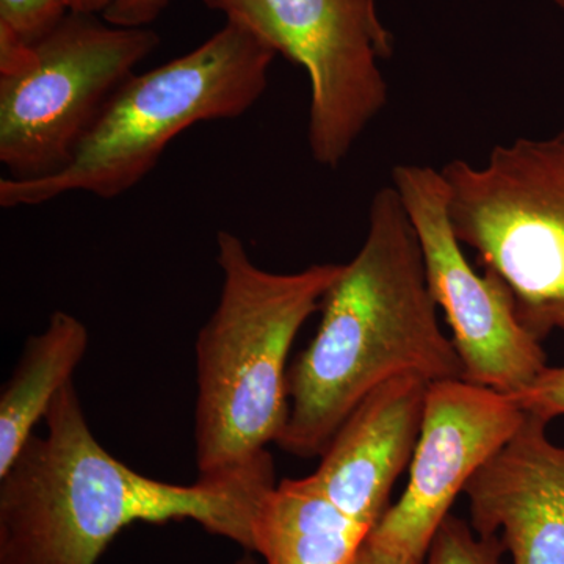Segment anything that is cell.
<instances>
[{
    "label": "cell",
    "instance_id": "obj_13",
    "mask_svg": "<svg viewBox=\"0 0 564 564\" xmlns=\"http://www.w3.org/2000/svg\"><path fill=\"white\" fill-rule=\"evenodd\" d=\"M87 326L76 315L55 311L46 328L29 337L10 380L0 392V475L10 469L46 419L87 352Z\"/></svg>",
    "mask_w": 564,
    "mask_h": 564
},
{
    "label": "cell",
    "instance_id": "obj_3",
    "mask_svg": "<svg viewBox=\"0 0 564 564\" xmlns=\"http://www.w3.org/2000/svg\"><path fill=\"white\" fill-rule=\"evenodd\" d=\"M220 299L196 337L195 462L199 481H221L272 456L289 419L292 344L344 263L273 273L239 236L217 234Z\"/></svg>",
    "mask_w": 564,
    "mask_h": 564
},
{
    "label": "cell",
    "instance_id": "obj_18",
    "mask_svg": "<svg viewBox=\"0 0 564 564\" xmlns=\"http://www.w3.org/2000/svg\"><path fill=\"white\" fill-rule=\"evenodd\" d=\"M113 0H69L70 11L77 13L102 14Z\"/></svg>",
    "mask_w": 564,
    "mask_h": 564
},
{
    "label": "cell",
    "instance_id": "obj_4",
    "mask_svg": "<svg viewBox=\"0 0 564 564\" xmlns=\"http://www.w3.org/2000/svg\"><path fill=\"white\" fill-rule=\"evenodd\" d=\"M276 51L236 21L202 46L143 74L111 99L63 172L36 181L0 180V206H41L68 193L113 199L139 185L182 132L242 117L269 87Z\"/></svg>",
    "mask_w": 564,
    "mask_h": 564
},
{
    "label": "cell",
    "instance_id": "obj_17",
    "mask_svg": "<svg viewBox=\"0 0 564 564\" xmlns=\"http://www.w3.org/2000/svg\"><path fill=\"white\" fill-rule=\"evenodd\" d=\"M173 0H113L102 18L120 28H150Z\"/></svg>",
    "mask_w": 564,
    "mask_h": 564
},
{
    "label": "cell",
    "instance_id": "obj_5",
    "mask_svg": "<svg viewBox=\"0 0 564 564\" xmlns=\"http://www.w3.org/2000/svg\"><path fill=\"white\" fill-rule=\"evenodd\" d=\"M161 44L151 28H120L69 11L39 43L0 29V163L14 181L63 172L137 66Z\"/></svg>",
    "mask_w": 564,
    "mask_h": 564
},
{
    "label": "cell",
    "instance_id": "obj_12",
    "mask_svg": "<svg viewBox=\"0 0 564 564\" xmlns=\"http://www.w3.org/2000/svg\"><path fill=\"white\" fill-rule=\"evenodd\" d=\"M372 527L340 510L311 475L288 478L262 497L252 552L265 564H352Z\"/></svg>",
    "mask_w": 564,
    "mask_h": 564
},
{
    "label": "cell",
    "instance_id": "obj_1",
    "mask_svg": "<svg viewBox=\"0 0 564 564\" xmlns=\"http://www.w3.org/2000/svg\"><path fill=\"white\" fill-rule=\"evenodd\" d=\"M0 475V564H98L135 522L193 521L252 554L273 456L221 481L174 485L137 473L96 440L74 383Z\"/></svg>",
    "mask_w": 564,
    "mask_h": 564
},
{
    "label": "cell",
    "instance_id": "obj_11",
    "mask_svg": "<svg viewBox=\"0 0 564 564\" xmlns=\"http://www.w3.org/2000/svg\"><path fill=\"white\" fill-rule=\"evenodd\" d=\"M429 389L430 381L419 373L378 386L345 419L311 474L340 510L372 529L413 459Z\"/></svg>",
    "mask_w": 564,
    "mask_h": 564
},
{
    "label": "cell",
    "instance_id": "obj_15",
    "mask_svg": "<svg viewBox=\"0 0 564 564\" xmlns=\"http://www.w3.org/2000/svg\"><path fill=\"white\" fill-rule=\"evenodd\" d=\"M70 11L69 0H0V29L25 44L39 43Z\"/></svg>",
    "mask_w": 564,
    "mask_h": 564
},
{
    "label": "cell",
    "instance_id": "obj_7",
    "mask_svg": "<svg viewBox=\"0 0 564 564\" xmlns=\"http://www.w3.org/2000/svg\"><path fill=\"white\" fill-rule=\"evenodd\" d=\"M236 21L310 77L307 143L318 165L336 170L388 106L378 61L392 35L375 0H202Z\"/></svg>",
    "mask_w": 564,
    "mask_h": 564
},
{
    "label": "cell",
    "instance_id": "obj_8",
    "mask_svg": "<svg viewBox=\"0 0 564 564\" xmlns=\"http://www.w3.org/2000/svg\"><path fill=\"white\" fill-rule=\"evenodd\" d=\"M392 185L413 223L434 303L447 318L464 380L505 395L525 391L547 369V356L519 321L494 274L477 273L452 226L443 174L397 165Z\"/></svg>",
    "mask_w": 564,
    "mask_h": 564
},
{
    "label": "cell",
    "instance_id": "obj_16",
    "mask_svg": "<svg viewBox=\"0 0 564 564\" xmlns=\"http://www.w3.org/2000/svg\"><path fill=\"white\" fill-rule=\"evenodd\" d=\"M527 413L549 422L564 415V366L547 367L530 388L511 397Z\"/></svg>",
    "mask_w": 564,
    "mask_h": 564
},
{
    "label": "cell",
    "instance_id": "obj_14",
    "mask_svg": "<svg viewBox=\"0 0 564 564\" xmlns=\"http://www.w3.org/2000/svg\"><path fill=\"white\" fill-rule=\"evenodd\" d=\"M507 552L497 536H480L464 519L448 514L434 534L423 564H503Z\"/></svg>",
    "mask_w": 564,
    "mask_h": 564
},
{
    "label": "cell",
    "instance_id": "obj_20",
    "mask_svg": "<svg viewBox=\"0 0 564 564\" xmlns=\"http://www.w3.org/2000/svg\"><path fill=\"white\" fill-rule=\"evenodd\" d=\"M234 564H256L254 556L251 555V552H247L243 556H240Z\"/></svg>",
    "mask_w": 564,
    "mask_h": 564
},
{
    "label": "cell",
    "instance_id": "obj_19",
    "mask_svg": "<svg viewBox=\"0 0 564 564\" xmlns=\"http://www.w3.org/2000/svg\"><path fill=\"white\" fill-rule=\"evenodd\" d=\"M352 564H399L395 562H391V560L384 558V556H380L370 552L369 549H366L364 545L361 554H359L356 562Z\"/></svg>",
    "mask_w": 564,
    "mask_h": 564
},
{
    "label": "cell",
    "instance_id": "obj_10",
    "mask_svg": "<svg viewBox=\"0 0 564 564\" xmlns=\"http://www.w3.org/2000/svg\"><path fill=\"white\" fill-rule=\"evenodd\" d=\"M549 423L525 411L464 489L475 533L499 534L513 564H564V445L549 437Z\"/></svg>",
    "mask_w": 564,
    "mask_h": 564
},
{
    "label": "cell",
    "instance_id": "obj_6",
    "mask_svg": "<svg viewBox=\"0 0 564 564\" xmlns=\"http://www.w3.org/2000/svg\"><path fill=\"white\" fill-rule=\"evenodd\" d=\"M456 237L507 289L538 340L564 333V131L440 170Z\"/></svg>",
    "mask_w": 564,
    "mask_h": 564
},
{
    "label": "cell",
    "instance_id": "obj_2",
    "mask_svg": "<svg viewBox=\"0 0 564 564\" xmlns=\"http://www.w3.org/2000/svg\"><path fill=\"white\" fill-rule=\"evenodd\" d=\"M321 313L313 340L289 367V419L276 443L288 454L321 456L352 410L399 375L464 380L393 185L375 193L362 247L344 263Z\"/></svg>",
    "mask_w": 564,
    "mask_h": 564
},
{
    "label": "cell",
    "instance_id": "obj_9",
    "mask_svg": "<svg viewBox=\"0 0 564 564\" xmlns=\"http://www.w3.org/2000/svg\"><path fill=\"white\" fill-rule=\"evenodd\" d=\"M524 417L510 395L484 386L466 380L430 383L410 481L373 527L366 549L399 564H423L456 497L514 436Z\"/></svg>",
    "mask_w": 564,
    "mask_h": 564
},
{
    "label": "cell",
    "instance_id": "obj_21",
    "mask_svg": "<svg viewBox=\"0 0 564 564\" xmlns=\"http://www.w3.org/2000/svg\"><path fill=\"white\" fill-rule=\"evenodd\" d=\"M554 2L560 7V9L564 10V0H554Z\"/></svg>",
    "mask_w": 564,
    "mask_h": 564
}]
</instances>
